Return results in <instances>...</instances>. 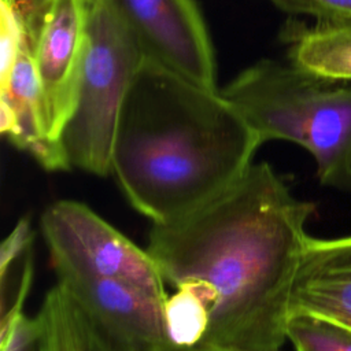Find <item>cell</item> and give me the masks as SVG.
Wrapping results in <instances>:
<instances>
[{
  "instance_id": "6da1fadb",
  "label": "cell",
  "mask_w": 351,
  "mask_h": 351,
  "mask_svg": "<svg viewBox=\"0 0 351 351\" xmlns=\"http://www.w3.org/2000/svg\"><path fill=\"white\" fill-rule=\"evenodd\" d=\"M314 211L313 202L296 197L267 162H259L188 217L152 225L147 251L166 284L199 282L215 293L202 344L280 351Z\"/></svg>"
},
{
  "instance_id": "7a4b0ae2",
  "label": "cell",
  "mask_w": 351,
  "mask_h": 351,
  "mask_svg": "<svg viewBox=\"0 0 351 351\" xmlns=\"http://www.w3.org/2000/svg\"><path fill=\"white\" fill-rule=\"evenodd\" d=\"M262 144L221 90L145 58L121 106L111 174L138 214L167 225L236 185Z\"/></svg>"
},
{
  "instance_id": "3957f363",
  "label": "cell",
  "mask_w": 351,
  "mask_h": 351,
  "mask_svg": "<svg viewBox=\"0 0 351 351\" xmlns=\"http://www.w3.org/2000/svg\"><path fill=\"white\" fill-rule=\"evenodd\" d=\"M221 93L263 143L298 144L314 158L322 185L351 192V82L317 77L291 62L262 59Z\"/></svg>"
},
{
  "instance_id": "277c9868",
  "label": "cell",
  "mask_w": 351,
  "mask_h": 351,
  "mask_svg": "<svg viewBox=\"0 0 351 351\" xmlns=\"http://www.w3.org/2000/svg\"><path fill=\"white\" fill-rule=\"evenodd\" d=\"M145 53L107 0H92L74 112L62 144L71 169L106 177L121 106Z\"/></svg>"
},
{
  "instance_id": "5b68a950",
  "label": "cell",
  "mask_w": 351,
  "mask_h": 351,
  "mask_svg": "<svg viewBox=\"0 0 351 351\" xmlns=\"http://www.w3.org/2000/svg\"><path fill=\"white\" fill-rule=\"evenodd\" d=\"M56 274H82L128 282L165 303L166 281L149 252L140 248L89 206L58 200L40 218Z\"/></svg>"
},
{
  "instance_id": "8992f818",
  "label": "cell",
  "mask_w": 351,
  "mask_h": 351,
  "mask_svg": "<svg viewBox=\"0 0 351 351\" xmlns=\"http://www.w3.org/2000/svg\"><path fill=\"white\" fill-rule=\"evenodd\" d=\"M147 58L210 89L217 88L213 43L195 0H107Z\"/></svg>"
},
{
  "instance_id": "52a82bcc",
  "label": "cell",
  "mask_w": 351,
  "mask_h": 351,
  "mask_svg": "<svg viewBox=\"0 0 351 351\" xmlns=\"http://www.w3.org/2000/svg\"><path fill=\"white\" fill-rule=\"evenodd\" d=\"M92 0H47L30 37L51 138L62 144L78 95Z\"/></svg>"
},
{
  "instance_id": "ba28073f",
  "label": "cell",
  "mask_w": 351,
  "mask_h": 351,
  "mask_svg": "<svg viewBox=\"0 0 351 351\" xmlns=\"http://www.w3.org/2000/svg\"><path fill=\"white\" fill-rule=\"evenodd\" d=\"M104 335L122 351H170L163 303L112 278L56 274Z\"/></svg>"
},
{
  "instance_id": "9c48e42d",
  "label": "cell",
  "mask_w": 351,
  "mask_h": 351,
  "mask_svg": "<svg viewBox=\"0 0 351 351\" xmlns=\"http://www.w3.org/2000/svg\"><path fill=\"white\" fill-rule=\"evenodd\" d=\"M0 132L47 171L71 170L64 148L48 132L44 97L30 40L23 44L10 80L0 89Z\"/></svg>"
},
{
  "instance_id": "30bf717a",
  "label": "cell",
  "mask_w": 351,
  "mask_h": 351,
  "mask_svg": "<svg viewBox=\"0 0 351 351\" xmlns=\"http://www.w3.org/2000/svg\"><path fill=\"white\" fill-rule=\"evenodd\" d=\"M298 314L351 328V234L307 237L291 296V317Z\"/></svg>"
},
{
  "instance_id": "8fae6325",
  "label": "cell",
  "mask_w": 351,
  "mask_h": 351,
  "mask_svg": "<svg viewBox=\"0 0 351 351\" xmlns=\"http://www.w3.org/2000/svg\"><path fill=\"white\" fill-rule=\"evenodd\" d=\"M37 351H122L56 281L34 317Z\"/></svg>"
},
{
  "instance_id": "7c38bea8",
  "label": "cell",
  "mask_w": 351,
  "mask_h": 351,
  "mask_svg": "<svg viewBox=\"0 0 351 351\" xmlns=\"http://www.w3.org/2000/svg\"><path fill=\"white\" fill-rule=\"evenodd\" d=\"M282 37L295 66L325 80L351 82V23L291 22Z\"/></svg>"
},
{
  "instance_id": "4fadbf2b",
  "label": "cell",
  "mask_w": 351,
  "mask_h": 351,
  "mask_svg": "<svg viewBox=\"0 0 351 351\" xmlns=\"http://www.w3.org/2000/svg\"><path fill=\"white\" fill-rule=\"evenodd\" d=\"M214 303V291L199 282L180 285L167 296L163 318L171 348H192L204 341Z\"/></svg>"
},
{
  "instance_id": "5bb4252c",
  "label": "cell",
  "mask_w": 351,
  "mask_h": 351,
  "mask_svg": "<svg viewBox=\"0 0 351 351\" xmlns=\"http://www.w3.org/2000/svg\"><path fill=\"white\" fill-rule=\"evenodd\" d=\"M287 339L295 351H351V328L314 315H292Z\"/></svg>"
},
{
  "instance_id": "9a60e30c",
  "label": "cell",
  "mask_w": 351,
  "mask_h": 351,
  "mask_svg": "<svg viewBox=\"0 0 351 351\" xmlns=\"http://www.w3.org/2000/svg\"><path fill=\"white\" fill-rule=\"evenodd\" d=\"M292 15L314 18L315 22L351 23V0H269Z\"/></svg>"
},
{
  "instance_id": "2e32d148",
  "label": "cell",
  "mask_w": 351,
  "mask_h": 351,
  "mask_svg": "<svg viewBox=\"0 0 351 351\" xmlns=\"http://www.w3.org/2000/svg\"><path fill=\"white\" fill-rule=\"evenodd\" d=\"M34 239V232L32 230L30 221L23 217L18 221L14 230L7 236L0 247V280H5L7 274L11 271L12 265L16 259L23 258L30 250Z\"/></svg>"
},
{
  "instance_id": "e0dca14e",
  "label": "cell",
  "mask_w": 351,
  "mask_h": 351,
  "mask_svg": "<svg viewBox=\"0 0 351 351\" xmlns=\"http://www.w3.org/2000/svg\"><path fill=\"white\" fill-rule=\"evenodd\" d=\"M19 1V8H21V14L23 16V22H25V27L29 36V40L36 29V25L38 22L41 10L45 4L47 0H18Z\"/></svg>"
},
{
  "instance_id": "ac0fdd59",
  "label": "cell",
  "mask_w": 351,
  "mask_h": 351,
  "mask_svg": "<svg viewBox=\"0 0 351 351\" xmlns=\"http://www.w3.org/2000/svg\"><path fill=\"white\" fill-rule=\"evenodd\" d=\"M170 351H240V350H229V348H221V347H213L207 344H200L192 348H171Z\"/></svg>"
}]
</instances>
